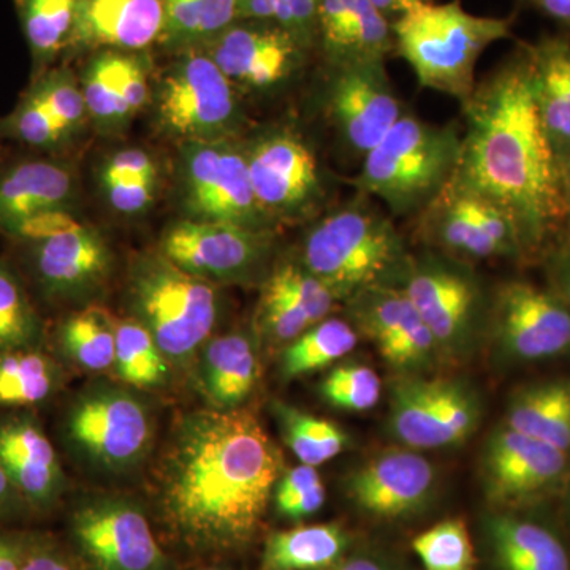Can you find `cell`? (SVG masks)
Masks as SVG:
<instances>
[{
	"label": "cell",
	"instance_id": "94428289",
	"mask_svg": "<svg viewBox=\"0 0 570 570\" xmlns=\"http://www.w3.org/2000/svg\"><path fill=\"white\" fill-rule=\"evenodd\" d=\"M568 204H569V217H568V227H566V234H564V247H570V171L568 175Z\"/></svg>",
	"mask_w": 570,
	"mask_h": 570
},
{
	"label": "cell",
	"instance_id": "c3c4849f",
	"mask_svg": "<svg viewBox=\"0 0 570 570\" xmlns=\"http://www.w3.org/2000/svg\"><path fill=\"white\" fill-rule=\"evenodd\" d=\"M321 0H279L275 22L311 50H317V17Z\"/></svg>",
	"mask_w": 570,
	"mask_h": 570
},
{
	"label": "cell",
	"instance_id": "f1b7e54d",
	"mask_svg": "<svg viewBox=\"0 0 570 570\" xmlns=\"http://www.w3.org/2000/svg\"><path fill=\"white\" fill-rule=\"evenodd\" d=\"M257 379V352L249 336L232 333L206 344L202 382L217 409H238L253 392Z\"/></svg>",
	"mask_w": 570,
	"mask_h": 570
},
{
	"label": "cell",
	"instance_id": "680465c9",
	"mask_svg": "<svg viewBox=\"0 0 570 570\" xmlns=\"http://www.w3.org/2000/svg\"><path fill=\"white\" fill-rule=\"evenodd\" d=\"M322 570H389L381 562L370 560V558H355V560L340 561L330 568Z\"/></svg>",
	"mask_w": 570,
	"mask_h": 570
},
{
	"label": "cell",
	"instance_id": "11a10c76",
	"mask_svg": "<svg viewBox=\"0 0 570 570\" xmlns=\"http://www.w3.org/2000/svg\"><path fill=\"white\" fill-rule=\"evenodd\" d=\"M524 2L546 17L553 18L566 26L570 24V0H524Z\"/></svg>",
	"mask_w": 570,
	"mask_h": 570
},
{
	"label": "cell",
	"instance_id": "91938a15",
	"mask_svg": "<svg viewBox=\"0 0 570 570\" xmlns=\"http://www.w3.org/2000/svg\"><path fill=\"white\" fill-rule=\"evenodd\" d=\"M17 494V490L11 485L6 471H3L2 464H0V512H2V510L10 509L11 505H13Z\"/></svg>",
	"mask_w": 570,
	"mask_h": 570
},
{
	"label": "cell",
	"instance_id": "b9f144b4",
	"mask_svg": "<svg viewBox=\"0 0 570 570\" xmlns=\"http://www.w3.org/2000/svg\"><path fill=\"white\" fill-rule=\"evenodd\" d=\"M0 137L33 151H52L66 141L58 122L43 102L28 89L14 110L0 119Z\"/></svg>",
	"mask_w": 570,
	"mask_h": 570
},
{
	"label": "cell",
	"instance_id": "e575fe53",
	"mask_svg": "<svg viewBox=\"0 0 570 570\" xmlns=\"http://www.w3.org/2000/svg\"><path fill=\"white\" fill-rule=\"evenodd\" d=\"M58 382V366L37 347L0 354V406H36L55 393Z\"/></svg>",
	"mask_w": 570,
	"mask_h": 570
},
{
	"label": "cell",
	"instance_id": "44dd1931",
	"mask_svg": "<svg viewBox=\"0 0 570 570\" xmlns=\"http://www.w3.org/2000/svg\"><path fill=\"white\" fill-rule=\"evenodd\" d=\"M347 303L356 328L376 344L396 370H420L441 352L433 333L400 287L367 288Z\"/></svg>",
	"mask_w": 570,
	"mask_h": 570
},
{
	"label": "cell",
	"instance_id": "d4e9b609",
	"mask_svg": "<svg viewBox=\"0 0 570 570\" xmlns=\"http://www.w3.org/2000/svg\"><path fill=\"white\" fill-rule=\"evenodd\" d=\"M337 299L299 262H284L269 272L258 303V325L275 343L291 344L311 326L330 317Z\"/></svg>",
	"mask_w": 570,
	"mask_h": 570
},
{
	"label": "cell",
	"instance_id": "d6986e66",
	"mask_svg": "<svg viewBox=\"0 0 570 570\" xmlns=\"http://www.w3.org/2000/svg\"><path fill=\"white\" fill-rule=\"evenodd\" d=\"M568 453L504 428L490 439L483 459L487 497L497 504H527L557 490Z\"/></svg>",
	"mask_w": 570,
	"mask_h": 570
},
{
	"label": "cell",
	"instance_id": "d6a6232c",
	"mask_svg": "<svg viewBox=\"0 0 570 570\" xmlns=\"http://www.w3.org/2000/svg\"><path fill=\"white\" fill-rule=\"evenodd\" d=\"M508 426L517 433L570 452V385L523 390L509 407Z\"/></svg>",
	"mask_w": 570,
	"mask_h": 570
},
{
	"label": "cell",
	"instance_id": "6f0895ef",
	"mask_svg": "<svg viewBox=\"0 0 570 570\" xmlns=\"http://www.w3.org/2000/svg\"><path fill=\"white\" fill-rule=\"evenodd\" d=\"M22 561L18 547L0 535V570H21Z\"/></svg>",
	"mask_w": 570,
	"mask_h": 570
},
{
	"label": "cell",
	"instance_id": "d590c367",
	"mask_svg": "<svg viewBox=\"0 0 570 570\" xmlns=\"http://www.w3.org/2000/svg\"><path fill=\"white\" fill-rule=\"evenodd\" d=\"M356 344L358 335L354 326L341 318L326 317L285 347L284 377L294 379L316 373L351 354Z\"/></svg>",
	"mask_w": 570,
	"mask_h": 570
},
{
	"label": "cell",
	"instance_id": "6da1fadb",
	"mask_svg": "<svg viewBox=\"0 0 570 570\" xmlns=\"http://www.w3.org/2000/svg\"><path fill=\"white\" fill-rule=\"evenodd\" d=\"M461 110L464 127L452 181L508 214L524 257L564 239L568 176L540 122L528 45H519L478 82Z\"/></svg>",
	"mask_w": 570,
	"mask_h": 570
},
{
	"label": "cell",
	"instance_id": "7a4b0ae2",
	"mask_svg": "<svg viewBox=\"0 0 570 570\" xmlns=\"http://www.w3.org/2000/svg\"><path fill=\"white\" fill-rule=\"evenodd\" d=\"M283 468V453L253 412H193L160 464L165 520L195 549H239L261 528Z\"/></svg>",
	"mask_w": 570,
	"mask_h": 570
},
{
	"label": "cell",
	"instance_id": "836d02e7",
	"mask_svg": "<svg viewBox=\"0 0 570 570\" xmlns=\"http://www.w3.org/2000/svg\"><path fill=\"white\" fill-rule=\"evenodd\" d=\"M160 47L176 52L202 48L238 21V0H163Z\"/></svg>",
	"mask_w": 570,
	"mask_h": 570
},
{
	"label": "cell",
	"instance_id": "f35d334b",
	"mask_svg": "<svg viewBox=\"0 0 570 570\" xmlns=\"http://www.w3.org/2000/svg\"><path fill=\"white\" fill-rule=\"evenodd\" d=\"M115 370L137 389L156 387L167 379V356L137 318L116 322Z\"/></svg>",
	"mask_w": 570,
	"mask_h": 570
},
{
	"label": "cell",
	"instance_id": "ab89813d",
	"mask_svg": "<svg viewBox=\"0 0 570 570\" xmlns=\"http://www.w3.org/2000/svg\"><path fill=\"white\" fill-rule=\"evenodd\" d=\"M41 321L20 277L0 258V354L39 344Z\"/></svg>",
	"mask_w": 570,
	"mask_h": 570
},
{
	"label": "cell",
	"instance_id": "7bdbcfd3",
	"mask_svg": "<svg viewBox=\"0 0 570 570\" xmlns=\"http://www.w3.org/2000/svg\"><path fill=\"white\" fill-rule=\"evenodd\" d=\"M426 570H471L474 547L463 521L448 520L422 532L412 542Z\"/></svg>",
	"mask_w": 570,
	"mask_h": 570
},
{
	"label": "cell",
	"instance_id": "484cf974",
	"mask_svg": "<svg viewBox=\"0 0 570 570\" xmlns=\"http://www.w3.org/2000/svg\"><path fill=\"white\" fill-rule=\"evenodd\" d=\"M317 50L325 63L385 62L395 51L392 22L370 0H321Z\"/></svg>",
	"mask_w": 570,
	"mask_h": 570
},
{
	"label": "cell",
	"instance_id": "7c38bea8",
	"mask_svg": "<svg viewBox=\"0 0 570 570\" xmlns=\"http://www.w3.org/2000/svg\"><path fill=\"white\" fill-rule=\"evenodd\" d=\"M322 107L341 149L355 165L406 112L385 62L325 63Z\"/></svg>",
	"mask_w": 570,
	"mask_h": 570
},
{
	"label": "cell",
	"instance_id": "be15d7a7",
	"mask_svg": "<svg viewBox=\"0 0 570 570\" xmlns=\"http://www.w3.org/2000/svg\"><path fill=\"white\" fill-rule=\"evenodd\" d=\"M566 28H568V33L570 36V24L566 26Z\"/></svg>",
	"mask_w": 570,
	"mask_h": 570
},
{
	"label": "cell",
	"instance_id": "ffe728a7",
	"mask_svg": "<svg viewBox=\"0 0 570 570\" xmlns=\"http://www.w3.org/2000/svg\"><path fill=\"white\" fill-rule=\"evenodd\" d=\"M73 531L97 570H164V553L140 509L99 501L75 515Z\"/></svg>",
	"mask_w": 570,
	"mask_h": 570
},
{
	"label": "cell",
	"instance_id": "52a82bcc",
	"mask_svg": "<svg viewBox=\"0 0 570 570\" xmlns=\"http://www.w3.org/2000/svg\"><path fill=\"white\" fill-rule=\"evenodd\" d=\"M156 121L181 142L236 138L243 124L236 86L202 48L178 51L157 82Z\"/></svg>",
	"mask_w": 570,
	"mask_h": 570
},
{
	"label": "cell",
	"instance_id": "603a6c76",
	"mask_svg": "<svg viewBox=\"0 0 570 570\" xmlns=\"http://www.w3.org/2000/svg\"><path fill=\"white\" fill-rule=\"evenodd\" d=\"M163 0H81L66 52H145L164 37Z\"/></svg>",
	"mask_w": 570,
	"mask_h": 570
},
{
	"label": "cell",
	"instance_id": "ee69618b",
	"mask_svg": "<svg viewBox=\"0 0 570 570\" xmlns=\"http://www.w3.org/2000/svg\"><path fill=\"white\" fill-rule=\"evenodd\" d=\"M29 89L50 111L66 140L80 129L88 115V108L82 97L80 81L70 70L61 67L45 71L40 77L33 78Z\"/></svg>",
	"mask_w": 570,
	"mask_h": 570
},
{
	"label": "cell",
	"instance_id": "1f68e13d",
	"mask_svg": "<svg viewBox=\"0 0 570 570\" xmlns=\"http://www.w3.org/2000/svg\"><path fill=\"white\" fill-rule=\"evenodd\" d=\"M348 538L337 524L277 531L266 540L261 570H322L341 561Z\"/></svg>",
	"mask_w": 570,
	"mask_h": 570
},
{
	"label": "cell",
	"instance_id": "db71d44e",
	"mask_svg": "<svg viewBox=\"0 0 570 570\" xmlns=\"http://www.w3.org/2000/svg\"><path fill=\"white\" fill-rule=\"evenodd\" d=\"M21 570H73L69 562L62 560L51 550H36L24 558Z\"/></svg>",
	"mask_w": 570,
	"mask_h": 570
},
{
	"label": "cell",
	"instance_id": "4dcf8cb0",
	"mask_svg": "<svg viewBox=\"0 0 570 570\" xmlns=\"http://www.w3.org/2000/svg\"><path fill=\"white\" fill-rule=\"evenodd\" d=\"M81 0H14L32 59V80L69 48Z\"/></svg>",
	"mask_w": 570,
	"mask_h": 570
},
{
	"label": "cell",
	"instance_id": "ac0fdd59",
	"mask_svg": "<svg viewBox=\"0 0 570 570\" xmlns=\"http://www.w3.org/2000/svg\"><path fill=\"white\" fill-rule=\"evenodd\" d=\"M67 431L82 453L108 469L138 463L151 441L145 404L124 390L97 389L71 407Z\"/></svg>",
	"mask_w": 570,
	"mask_h": 570
},
{
	"label": "cell",
	"instance_id": "9c48e42d",
	"mask_svg": "<svg viewBox=\"0 0 570 570\" xmlns=\"http://www.w3.org/2000/svg\"><path fill=\"white\" fill-rule=\"evenodd\" d=\"M258 204L275 220H314L326 212L330 179L317 153L288 126L272 127L245 142Z\"/></svg>",
	"mask_w": 570,
	"mask_h": 570
},
{
	"label": "cell",
	"instance_id": "7402d4cb",
	"mask_svg": "<svg viewBox=\"0 0 570 570\" xmlns=\"http://www.w3.org/2000/svg\"><path fill=\"white\" fill-rule=\"evenodd\" d=\"M436 485V469L414 450L392 449L379 453L346 480L348 497L360 509L397 519L417 512Z\"/></svg>",
	"mask_w": 570,
	"mask_h": 570
},
{
	"label": "cell",
	"instance_id": "9f6ffc18",
	"mask_svg": "<svg viewBox=\"0 0 570 570\" xmlns=\"http://www.w3.org/2000/svg\"><path fill=\"white\" fill-rule=\"evenodd\" d=\"M558 294L570 309V247H562V257L558 262Z\"/></svg>",
	"mask_w": 570,
	"mask_h": 570
},
{
	"label": "cell",
	"instance_id": "3957f363",
	"mask_svg": "<svg viewBox=\"0 0 570 570\" xmlns=\"http://www.w3.org/2000/svg\"><path fill=\"white\" fill-rule=\"evenodd\" d=\"M409 257L406 239L384 206L356 193L314 219L298 262L337 303H347L367 288L400 287Z\"/></svg>",
	"mask_w": 570,
	"mask_h": 570
},
{
	"label": "cell",
	"instance_id": "8fae6325",
	"mask_svg": "<svg viewBox=\"0 0 570 570\" xmlns=\"http://www.w3.org/2000/svg\"><path fill=\"white\" fill-rule=\"evenodd\" d=\"M401 291L433 333L441 352L466 351L489 321L490 298L478 275L444 253L409 257Z\"/></svg>",
	"mask_w": 570,
	"mask_h": 570
},
{
	"label": "cell",
	"instance_id": "e0dca14e",
	"mask_svg": "<svg viewBox=\"0 0 570 570\" xmlns=\"http://www.w3.org/2000/svg\"><path fill=\"white\" fill-rule=\"evenodd\" d=\"M236 88L269 92L294 81L311 58V48L273 21L239 20L204 45Z\"/></svg>",
	"mask_w": 570,
	"mask_h": 570
},
{
	"label": "cell",
	"instance_id": "ba28073f",
	"mask_svg": "<svg viewBox=\"0 0 570 570\" xmlns=\"http://www.w3.org/2000/svg\"><path fill=\"white\" fill-rule=\"evenodd\" d=\"M48 298L77 299L108 277L111 253L102 236L70 212L41 214L11 235Z\"/></svg>",
	"mask_w": 570,
	"mask_h": 570
},
{
	"label": "cell",
	"instance_id": "7dc6e473",
	"mask_svg": "<svg viewBox=\"0 0 570 570\" xmlns=\"http://www.w3.org/2000/svg\"><path fill=\"white\" fill-rule=\"evenodd\" d=\"M159 178L156 160L151 154L140 148L122 149L105 160L100 170L102 189H110L116 184L137 181V179Z\"/></svg>",
	"mask_w": 570,
	"mask_h": 570
},
{
	"label": "cell",
	"instance_id": "f546056e",
	"mask_svg": "<svg viewBox=\"0 0 570 570\" xmlns=\"http://www.w3.org/2000/svg\"><path fill=\"white\" fill-rule=\"evenodd\" d=\"M494 560L502 570H570L560 539L547 528L515 517L499 515L489 521Z\"/></svg>",
	"mask_w": 570,
	"mask_h": 570
},
{
	"label": "cell",
	"instance_id": "f6af8a7d",
	"mask_svg": "<svg viewBox=\"0 0 570 570\" xmlns=\"http://www.w3.org/2000/svg\"><path fill=\"white\" fill-rule=\"evenodd\" d=\"M321 392L332 406L343 411L365 412L381 400L382 382L373 367L344 363L324 379Z\"/></svg>",
	"mask_w": 570,
	"mask_h": 570
},
{
	"label": "cell",
	"instance_id": "f5cc1de1",
	"mask_svg": "<svg viewBox=\"0 0 570 570\" xmlns=\"http://www.w3.org/2000/svg\"><path fill=\"white\" fill-rule=\"evenodd\" d=\"M279 0H238V21H273Z\"/></svg>",
	"mask_w": 570,
	"mask_h": 570
},
{
	"label": "cell",
	"instance_id": "681fc988",
	"mask_svg": "<svg viewBox=\"0 0 570 570\" xmlns=\"http://www.w3.org/2000/svg\"><path fill=\"white\" fill-rule=\"evenodd\" d=\"M159 178L137 179V181L116 184L105 189V197L115 212L134 216L146 212L156 200Z\"/></svg>",
	"mask_w": 570,
	"mask_h": 570
},
{
	"label": "cell",
	"instance_id": "60d3db41",
	"mask_svg": "<svg viewBox=\"0 0 570 570\" xmlns=\"http://www.w3.org/2000/svg\"><path fill=\"white\" fill-rule=\"evenodd\" d=\"M122 52H94L91 61L82 70L80 86L89 116L105 127L126 124L124 118L119 75H121Z\"/></svg>",
	"mask_w": 570,
	"mask_h": 570
},
{
	"label": "cell",
	"instance_id": "4316f807",
	"mask_svg": "<svg viewBox=\"0 0 570 570\" xmlns=\"http://www.w3.org/2000/svg\"><path fill=\"white\" fill-rule=\"evenodd\" d=\"M540 122L566 176L570 171V36L527 43Z\"/></svg>",
	"mask_w": 570,
	"mask_h": 570
},
{
	"label": "cell",
	"instance_id": "5bb4252c",
	"mask_svg": "<svg viewBox=\"0 0 570 570\" xmlns=\"http://www.w3.org/2000/svg\"><path fill=\"white\" fill-rule=\"evenodd\" d=\"M415 220L423 243L460 261L524 257L508 214L453 181Z\"/></svg>",
	"mask_w": 570,
	"mask_h": 570
},
{
	"label": "cell",
	"instance_id": "5b68a950",
	"mask_svg": "<svg viewBox=\"0 0 570 570\" xmlns=\"http://www.w3.org/2000/svg\"><path fill=\"white\" fill-rule=\"evenodd\" d=\"M395 52L423 89L466 102L475 67L491 45L509 39L512 20L469 13L460 0L430 2L392 22Z\"/></svg>",
	"mask_w": 570,
	"mask_h": 570
},
{
	"label": "cell",
	"instance_id": "cb8c5ba5",
	"mask_svg": "<svg viewBox=\"0 0 570 570\" xmlns=\"http://www.w3.org/2000/svg\"><path fill=\"white\" fill-rule=\"evenodd\" d=\"M77 193L73 170L50 156H26L0 167V232L13 235L22 224L69 212Z\"/></svg>",
	"mask_w": 570,
	"mask_h": 570
},
{
	"label": "cell",
	"instance_id": "8d00e7d4",
	"mask_svg": "<svg viewBox=\"0 0 570 570\" xmlns=\"http://www.w3.org/2000/svg\"><path fill=\"white\" fill-rule=\"evenodd\" d=\"M275 412L285 444L299 463L317 468L347 449L346 431L336 423L284 403H275Z\"/></svg>",
	"mask_w": 570,
	"mask_h": 570
},
{
	"label": "cell",
	"instance_id": "6125c7cd",
	"mask_svg": "<svg viewBox=\"0 0 570 570\" xmlns=\"http://www.w3.org/2000/svg\"><path fill=\"white\" fill-rule=\"evenodd\" d=\"M417 2H420V3H430V2H434V0H417Z\"/></svg>",
	"mask_w": 570,
	"mask_h": 570
},
{
	"label": "cell",
	"instance_id": "8992f818",
	"mask_svg": "<svg viewBox=\"0 0 570 570\" xmlns=\"http://www.w3.org/2000/svg\"><path fill=\"white\" fill-rule=\"evenodd\" d=\"M130 305L167 360L189 358L212 335L219 294L208 281L189 275L160 253L134 262Z\"/></svg>",
	"mask_w": 570,
	"mask_h": 570
},
{
	"label": "cell",
	"instance_id": "bcb514c9",
	"mask_svg": "<svg viewBox=\"0 0 570 570\" xmlns=\"http://www.w3.org/2000/svg\"><path fill=\"white\" fill-rule=\"evenodd\" d=\"M148 77V62L142 52H122L119 92L126 121L148 105L151 92Z\"/></svg>",
	"mask_w": 570,
	"mask_h": 570
},
{
	"label": "cell",
	"instance_id": "9a60e30c",
	"mask_svg": "<svg viewBox=\"0 0 570 570\" xmlns=\"http://www.w3.org/2000/svg\"><path fill=\"white\" fill-rule=\"evenodd\" d=\"M389 419L393 436L409 448L444 449L474 433L480 411L460 382L406 376L393 384Z\"/></svg>",
	"mask_w": 570,
	"mask_h": 570
},
{
	"label": "cell",
	"instance_id": "30bf717a",
	"mask_svg": "<svg viewBox=\"0 0 570 570\" xmlns=\"http://www.w3.org/2000/svg\"><path fill=\"white\" fill-rule=\"evenodd\" d=\"M179 164L187 219L276 230L255 195L245 142L236 138L183 142Z\"/></svg>",
	"mask_w": 570,
	"mask_h": 570
},
{
	"label": "cell",
	"instance_id": "816d5d0a",
	"mask_svg": "<svg viewBox=\"0 0 570 570\" xmlns=\"http://www.w3.org/2000/svg\"><path fill=\"white\" fill-rule=\"evenodd\" d=\"M325 487L324 483L313 487V489L305 491L292 501L285 502L284 505L277 508L284 517L292 520H302L306 517L313 515L318 512L325 502Z\"/></svg>",
	"mask_w": 570,
	"mask_h": 570
},
{
	"label": "cell",
	"instance_id": "277c9868",
	"mask_svg": "<svg viewBox=\"0 0 570 570\" xmlns=\"http://www.w3.org/2000/svg\"><path fill=\"white\" fill-rule=\"evenodd\" d=\"M461 134L459 124L428 122L406 111L366 154L352 187L384 206L393 219H415L452 183Z\"/></svg>",
	"mask_w": 570,
	"mask_h": 570
},
{
	"label": "cell",
	"instance_id": "83f0119b",
	"mask_svg": "<svg viewBox=\"0 0 570 570\" xmlns=\"http://www.w3.org/2000/svg\"><path fill=\"white\" fill-rule=\"evenodd\" d=\"M0 464L17 493L31 504H50L61 490L58 455L33 420L0 423Z\"/></svg>",
	"mask_w": 570,
	"mask_h": 570
},
{
	"label": "cell",
	"instance_id": "2e32d148",
	"mask_svg": "<svg viewBox=\"0 0 570 570\" xmlns=\"http://www.w3.org/2000/svg\"><path fill=\"white\" fill-rule=\"evenodd\" d=\"M487 326L504 354L551 358L570 351V309L557 291L528 281H508L491 294Z\"/></svg>",
	"mask_w": 570,
	"mask_h": 570
},
{
	"label": "cell",
	"instance_id": "4fadbf2b",
	"mask_svg": "<svg viewBox=\"0 0 570 570\" xmlns=\"http://www.w3.org/2000/svg\"><path fill=\"white\" fill-rule=\"evenodd\" d=\"M276 230L183 219L165 230L159 253L208 283H247L265 273Z\"/></svg>",
	"mask_w": 570,
	"mask_h": 570
},
{
	"label": "cell",
	"instance_id": "74e56055",
	"mask_svg": "<svg viewBox=\"0 0 570 570\" xmlns=\"http://www.w3.org/2000/svg\"><path fill=\"white\" fill-rule=\"evenodd\" d=\"M63 352L85 370L100 371L115 367L116 321L99 307H88L71 314L61 326Z\"/></svg>",
	"mask_w": 570,
	"mask_h": 570
},
{
	"label": "cell",
	"instance_id": "f907efd6",
	"mask_svg": "<svg viewBox=\"0 0 570 570\" xmlns=\"http://www.w3.org/2000/svg\"><path fill=\"white\" fill-rule=\"evenodd\" d=\"M322 483L321 474L314 466H307V464H299L294 469H288L281 475L279 482H277L275 494L276 508H281L285 502L292 501L305 491L313 489V487Z\"/></svg>",
	"mask_w": 570,
	"mask_h": 570
}]
</instances>
